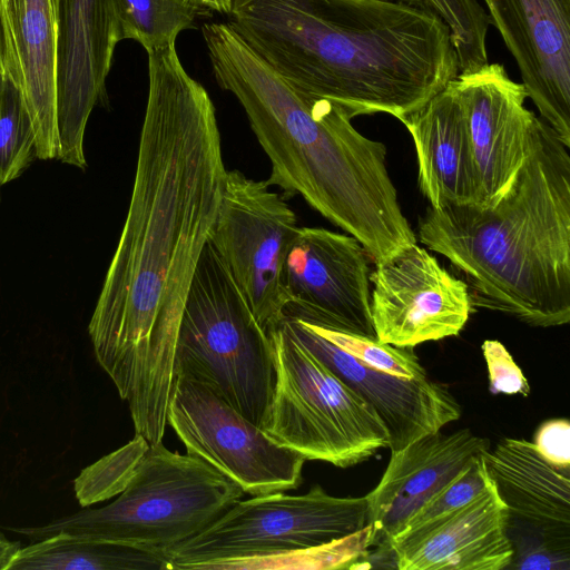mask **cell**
Returning <instances> with one entry per match:
<instances>
[{
	"instance_id": "cell-20",
	"label": "cell",
	"mask_w": 570,
	"mask_h": 570,
	"mask_svg": "<svg viewBox=\"0 0 570 570\" xmlns=\"http://www.w3.org/2000/svg\"><path fill=\"white\" fill-rule=\"evenodd\" d=\"M508 510V529L570 550V469L547 462L533 443L503 438L482 453Z\"/></svg>"
},
{
	"instance_id": "cell-23",
	"label": "cell",
	"mask_w": 570,
	"mask_h": 570,
	"mask_svg": "<svg viewBox=\"0 0 570 570\" xmlns=\"http://www.w3.org/2000/svg\"><path fill=\"white\" fill-rule=\"evenodd\" d=\"M372 528L327 543L264 556L224 559L209 562L203 570H324L370 568Z\"/></svg>"
},
{
	"instance_id": "cell-26",
	"label": "cell",
	"mask_w": 570,
	"mask_h": 570,
	"mask_svg": "<svg viewBox=\"0 0 570 570\" xmlns=\"http://www.w3.org/2000/svg\"><path fill=\"white\" fill-rule=\"evenodd\" d=\"M140 434L88 465L73 480V492L82 508L119 495L135 476L137 469L150 448Z\"/></svg>"
},
{
	"instance_id": "cell-8",
	"label": "cell",
	"mask_w": 570,
	"mask_h": 570,
	"mask_svg": "<svg viewBox=\"0 0 570 570\" xmlns=\"http://www.w3.org/2000/svg\"><path fill=\"white\" fill-rule=\"evenodd\" d=\"M365 497H333L321 485L299 495L274 492L238 500L194 537L164 551L168 570L331 542L366 525Z\"/></svg>"
},
{
	"instance_id": "cell-29",
	"label": "cell",
	"mask_w": 570,
	"mask_h": 570,
	"mask_svg": "<svg viewBox=\"0 0 570 570\" xmlns=\"http://www.w3.org/2000/svg\"><path fill=\"white\" fill-rule=\"evenodd\" d=\"M489 481L490 476L481 454L449 484L415 510L394 537L426 525L466 504L487 488Z\"/></svg>"
},
{
	"instance_id": "cell-19",
	"label": "cell",
	"mask_w": 570,
	"mask_h": 570,
	"mask_svg": "<svg viewBox=\"0 0 570 570\" xmlns=\"http://www.w3.org/2000/svg\"><path fill=\"white\" fill-rule=\"evenodd\" d=\"M6 73L30 112L37 158L58 159V0H0Z\"/></svg>"
},
{
	"instance_id": "cell-28",
	"label": "cell",
	"mask_w": 570,
	"mask_h": 570,
	"mask_svg": "<svg viewBox=\"0 0 570 570\" xmlns=\"http://www.w3.org/2000/svg\"><path fill=\"white\" fill-rule=\"evenodd\" d=\"M308 323L323 337L371 367L403 379L429 376L413 347L394 346L377 338Z\"/></svg>"
},
{
	"instance_id": "cell-24",
	"label": "cell",
	"mask_w": 570,
	"mask_h": 570,
	"mask_svg": "<svg viewBox=\"0 0 570 570\" xmlns=\"http://www.w3.org/2000/svg\"><path fill=\"white\" fill-rule=\"evenodd\" d=\"M115 7L120 40L132 39L147 52L175 43L197 14L185 0H115Z\"/></svg>"
},
{
	"instance_id": "cell-31",
	"label": "cell",
	"mask_w": 570,
	"mask_h": 570,
	"mask_svg": "<svg viewBox=\"0 0 570 570\" xmlns=\"http://www.w3.org/2000/svg\"><path fill=\"white\" fill-rule=\"evenodd\" d=\"M481 347L487 363L490 392L527 396L530 393L529 382L507 347L497 340H485Z\"/></svg>"
},
{
	"instance_id": "cell-14",
	"label": "cell",
	"mask_w": 570,
	"mask_h": 570,
	"mask_svg": "<svg viewBox=\"0 0 570 570\" xmlns=\"http://www.w3.org/2000/svg\"><path fill=\"white\" fill-rule=\"evenodd\" d=\"M278 323L373 407L387 431L391 453L461 416L460 403L444 384L429 376L403 379L371 367L298 317L283 314Z\"/></svg>"
},
{
	"instance_id": "cell-5",
	"label": "cell",
	"mask_w": 570,
	"mask_h": 570,
	"mask_svg": "<svg viewBox=\"0 0 570 570\" xmlns=\"http://www.w3.org/2000/svg\"><path fill=\"white\" fill-rule=\"evenodd\" d=\"M243 490L202 459L151 444L129 485L111 503L14 531L32 541L56 533L164 553L214 522Z\"/></svg>"
},
{
	"instance_id": "cell-35",
	"label": "cell",
	"mask_w": 570,
	"mask_h": 570,
	"mask_svg": "<svg viewBox=\"0 0 570 570\" xmlns=\"http://www.w3.org/2000/svg\"><path fill=\"white\" fill-rule=\"evenodd\" d=\"M1 73H6V66H4L3 37H2V29H1V22H0V75Z\"/></svg>"
},
{
	"instance_id": "cell-32",
	"label": "cell",
	"mask_w": 570,
	"mask_h": 570,
	"mask_svg": "<svg viewBox=\"0 0 570 570\" xmlns=\"http://www.w3.org/2000/svg\"><path fill=\"white\" fill-rule=\"evenodd\" d=\"M534 448L550 464L570 469V423L566 419L543 422L534 434Z\"/></svg>"
},
{
	"instance_id": "cell-18",
	"label": "cell",
	"mask_w": 570,
	"mask_h": 570,
	"mask_svg": "<svg viewBox=\"0 0 570 570\" xmlns=\"http://www.w3.org/2000/svg\"><path fill=\"white\" fill-rule=\"evenodd\" d=\"M508 510L493 482L473 500L440 519L390 541L400 570L508 569L512 547Z\"/></svg>"
},
{
	"instance_id": "cell-6",
	"label": "cell",
	"mask_w": 570,
	"mask_h": 570,
	"mask_svg": "<svg viewBox=\"0 0 570 570\" xmlns=\"http://www.w3.org/2000/svg\"><path fill=\"white\" fill-rule=\"evenodd\" d=\"M177 375L206 383L262 428L276 379L272 343L210 242L184 305L174 356Z\"/></svg>"
},
{
	"instance_id": "cell-25",
	"label": "cell",
	"mask_w": 570,
	"mask_h": 570,
	"mask_svg": "<svg viewBox=\"0 0 570 570\" xmlns=\"http://www.w3.org/2000/svg\"><path fill=\"white\" fill-rule=\"evenodd\" d=\"M37 158L33 122L19 87L0 75V198L1 188L21 176Z\"/></svg>"
},
{
	"instance_id": "cell-11",
	"label": "cell",
	"mask_w": 570,
	"mask_h": 570,
	"mask_svg": "<svg viewBox=\"0 0 570 570\" xmlns=\"http://www.w3.org/2000/svg\"><path fill=\"white\" fill-rule=\"evenodd\" d=\"M370 253L353 236L298 227L288 249L283 314L376 338L371 320Z\"/></svg>"
},
{
	"instance_id": "cell-3",
	"label": "cell",
	"mask_w": 570,
	"mask_h": 570,
	"mask_svg": "<svg viewBox=\"0 0 570 570\" xmlns=\"http://www.w3.org/2000/svg\"><path fill=\"white\" fill-rule=\"evenodd\" d=\"M202 31L217 83L239 101L271 161L269 186L301 195L374 263L416 244L383 142L357 131L337 106L295 89L228 22L205 23Z\"/></svg>"
},
{
	"instance_id": "cell-1",
	"label": "cell",
	"mask_w": 570,
	"mask_h": 570,
	"mask_svg": "<svg viewBox=\"0 0 570 570\" xmlns=\"http://www.w3.org/2000/svg\"><path fill=\"white\" fill-rule=\"evenodd\" d=\"M148 53L132 193L88 333L136 434L163 441L186 297L209 242L226 167L215 106L176 46Z\"/></svg>"
},
{
	"instance_id": "cell-15",
	"label": "cell",
	"mask_w": 570,
	"mask_h": 570,
	"mask_svg": "<svg viewBox=\"0 0 570 570\" xmlns=\"http://www.w3.org/2000/svg\"><path fill=\"white\" fill-rule=\"evenodd\" d=\"M540 118L570 147V0H483Z\"/></svg>"
},
{
	"instance_id": "cell-10",
	"label": "cell",
	"mask_w": 570,
	"mask_h": 570,
	"mask_svg": "<svg viewBox=\"0 0 570 570\" xmlns=\"http://www.w3.org/2000/svg\"><path fill=\"white\" fill-rule=\"evenodd\" d=\"M167 424L188 454L214 466L244 493L285 492L302 484L306 460L275 443L204 382L175 376Z\"/></svg>"
},
{
	"instance_id": "cell-9",
	"label": "cell",
	"mask_w": 570,
	"mask_h": 570,
	"mask_svg": "<svg viewBox=\"0 0 570 570\" xmlns=\"http://www.w3.org/2000/svg\"><path fill=\"white\" fill-rule=\"evenodd\" d=\"M297 229L295 213L267 181L226 171L209 242L265 332L287 304L283 271Z\"/></svg>"
},
{
	"instance_id": "cell-34",
	"label": "cell",
	"mask_w": 570,
	"mask_h": 570,
	"mask_svg": "<svg viewBox=\"0 0 570 570\" xmlns=\"http://www.w3.org/2000/svg\"><path fill=\"white\" fill-rule=\"evenodd\" d=\"M21 549L19 541H11L0 533V570H7Z\"/></svg>"
},
{
	"instance_id": "cell-21",
	"label": "cell",
	"mask_w": 570,
	"mask_h": 570,
	"mask_svg": "<svg viewBox=\"0 0 570 570\" xmlns=\"http://www.w3.org/2000/svg\"><path fill=\"white\" fill-rule=\"evenodd\" d=\"M401 122L412 136L419 187L430 207L478 204L465 120L452 81Z\"/></svg>"
},
{
	"instance_id": "cell-33",
	"label": "cell",
	"mask_w": 570,
	"mask_h": 570,
	"mask_svg": "<svg viewBox=\"0 0 570 570\" xmlns=\"http://www.w3.org/2000/svg\"><path fill=\"white\" fill-rule=\"evenodd\" d=\"M235 0H185L196 13L218 12L229 14Z\"/></svg>"
},
{
	"instance_id": "cell-12",
	"label": "cell",
	"mask_w": 570,
	"mask_h": 570,
	"mask_svg": "<svg viewBox=\"0 0 570 570\" xmlns=\"http://www.w3.org/2000/svg\"><path fill=\"white\" fill-rule=\"evenodd\" d=\"M374 266L370 309L379 341L414 347L463 330L473 308L466 284L417 243Z\"/></svg>"
},
{
	"instance_id": "cell-17",
	"label": "cell",
	"mask_w": 570,
	"mask_h": 570,
	"mask_svg": "<svg viewBox=\"0 0 570 570\" xmlns=\"http://www.w3.org/2000/svg\"><path fill=\"white\" fill-rule=\"evenodd\" d=\"M490 448L470 429L424 435L391 453L377 485L365 495L372 548L389 553L407 518Z\"/></svg>"
},
{
	"instance_id": "cell-27",
	"label": "cell",
	"mask_w": 570,
	"mask_h": 570,
	"mask_svg": "<svg viewBox=\"0 0 570 570\" xmlns=\"http://www.w3.org/2000/svg\"><path fill=\"white\" fill-rule=\"evenodd\" d=\"M449 27L459 73L488 63L487 33L491 19L476 0H423Z\"/></svg>"
},
{
	"instance_id": "cell-13",
	"label": "cell",
	"mask_w": 570,
	"mask_h": 570,
	"mask_svg": "<svg viewBox=\"0 0 570 570\" xmlns=\"http://www.w3.org/2000/svg\"><path fill=\"white\" fill-rule=\"evenodd\" d=\"M58 159L86 168L83 136L120 41L115 0H58Z\"/></svg>"
},
{
	"instance_id": "cell-36",
	"label": "cell",
	"mask_w": 570,
	"mask_h": 570,
	"mask_svg": "<svg viewBox=\"0 0 570 570\" xmlns=\"http://www.w3.org/2000/svg\"><path fill=\"white\" fill-rule=\"evenodd\" d=\"M390 1L406 2V3H412V4H425L423 0H390Z\"/></svg>"
},
{
	"instance_id": "cell-30",
	"label": "cell",
	"mask_w": 570,
	"mask_h": 570,
	"mask_svg": "<svg viewBox=\"0 0 570 570\" xmlns=\"http://www.w3.org/2000/svg\"><path fill=\"white\" fill-rule=\"evenodd\" d=\"M512 547L508 569L569 570L570 550L559 548L539 537L507 530Z\"/></svg>"
},
{
	"instance_id": "cell-16",
	"label": "cell",
	"mask_w": 570,
	"mask_h": 570,
	"mask_svg": "<svg viewBox=\"0 0 570 570\" xmlns=\"http://www.w3.org/2000/svg\"><path fill=\"white\" fill-rule=\"evenodd\" d=\"M452 86L460 101L474 164L479 203L501 196L514 179L529 148L537 116L524 102L522 82L501 63L459 73Z\"/></svg>"
},
{
	"instance_id": "cell-4",
	"label": "cell",
	"mask_w": 570,
	"mask_h": 570,
	"mask_svg": "<svg viewBox=\"0 0 570 570\" xmlns=\"http://www.w3.org/2000/svg\"><path fill=\"white\" fill-rule=\"evenodd\" d=\"M537 116L525 158L488 204L429 207L419 239L463 276L472 307L534 327L570 321V155Z\"/></svg>"
},
{
	"instance_id": "cell-7",
	"label": "cell",
	"mask_w": 570,
	"mask_h": 570,
	"mask_svg": "<svg viewBox=\"0 0 570 570\" xmlns=\"http://www.w3.org/2000/svg\"><path fill=\"white\" fill-rule=\"evenodd\" d=\"M267 333L276 379L262 429L275 443L337 468L389 448L385 425L368 403L279 323Z\"/></svg>"
},
{
	"instance_id": "cell-2",
	"label": "cell",
	"mask_w": 570,
	"mask_h": 570,
	"mask_svg": "<svg viewBox=\"0 0 570 570\" xmlns=\"http://www.w3.org/2000/svg\"><path fill=\"white\" fill-rule=\"evenodd\" d=\"M229 26L301 92L400 121L459 75L448 24L390 0H235Z\"/></svg>"
},
{
	"instance_id": "cell-22",
	"label": "cell",
	"mask_w": 570,
	"mask_h": 570,
	"mask_svg": "<svg viewBox=\"0 0 570 570\" xmlns=\"http://www.w3.org/2000/svg\"><path fill=\"white\" fill-rule=\"evenodd\" d=\"M7 570H168L164 553L56 533L21 548Z\"/></svg>"
}]
</instances>
